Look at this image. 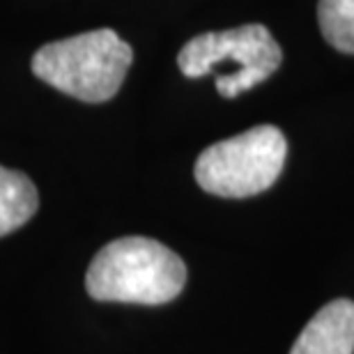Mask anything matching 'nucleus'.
<instances>
[{
    "mask_svg": "<svg viewBox=\"0 0 354 354\" xmlns=\"http://www.w3.org/2000/svg\"><path fill=\"white\" fill-rule=\"evenodd\" d=\"M187 283V267L168 246L150 237H120L92 258L86 290L97 301L159 304L173 301Z\"/></svg>",
    "mask_w": 354,
    "mask_h": 354,
    "instance_id": "obj_1",
    "label": "nucleus"
},
{
    "mask_svg": "<svg viewBox=\"0 0 354 354\" xmlns=\"http://www.w3.org/2000/svg\"><path fill=\"white\" fill-rule=\"evenodd\" d=\"M131 62V46L115 30L102 28L41 46L32 55V72L79 102L102 104L118 95Z\"/></svg>",
    "mask_w": 354,
    "mask_h": 354,
    "instance_id": "obj_2",
    "label": "nucleus"
},
{
    "mask_svg": "<svg viewBox=\"0 0 354 354\" xmlns=\"http://www.w3.org/2000/svg\"><path fill=\"white\" fill-rule=\"evenodd\" d=\"M288 143L281 129L260 124L209 145L196 161L194 175L203 191L218 198H251L279 180Z\"/></svg>",
    "mask_w": 354,
    "mask_h": 354,
    "instance_id": "obj_3",
    "label": "nucleus"
},
{
    "mask_svg": "<svg viewBox=\"0 0 354 354\" xmlns=\"http://www.w3.org/2000/svg\"><path fill=\"white\" fill-rule=\"evenodd\" d=\"M283 51L263 24H246L221 32H203L189 39L177 55V65L189 79L214 74L218 67L235 65V76L223 86V97L256 88L281 67Z\"/></svg>",
    "mask_w": 354,
    "mask_h": 354,
    "instance_id": "obj_4",
    "label": "nucleus"
},
{
    "mask_svg": "<svg viewBox=\"0 0 354 354\" xmlns=\"http://www.w3.org/2000/svg\"><path fill=\"white\" fill-rule=\"evenodd\" d=\"M290 354H354V301L336 299L317 310Z\"/></svg>",
    "mask_w": 354,
    "mask_h": 354,
    "instance_id": "obj_5",
    "label": "nucleus"
},
{
    "mask_svg": "<svg viewBox=\"0 0 354 354\" xmlns=\"http://www.w3.org/2000/svg\"><path fill=\"white\" fill-rule=\"evenodd\" d=\"M37 207L39 194L30 177L0 166V237L26 225Z\"/></svg>",
    "mask_w": 354,
    "mask_h": 354,
    "instance_id": "obj_6",
    "label": "nucleus"
},
{
    "mask_svg": "<svg viewBox=\"0 0 354 354\" xmlns=\"http://www.w3.org/2000/svg\"><path fill=\"white\" fill-rule=\"evenodd\" d=\"M317 21L331 46L343 53H354V0H320Z\"/></svg>",
    "mask_w": 354,
    "mask_h": 354,
    "instance_id": "obj_7",
    "label": "nucleus"
}]
</instances>
